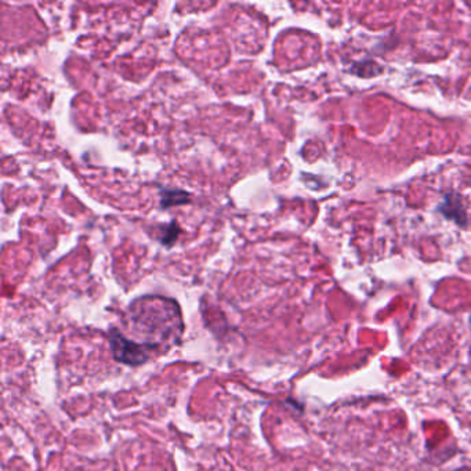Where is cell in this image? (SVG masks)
Returning a JSON list of instances; mask_svg holds the SVG:
<instances>
[{
  "label": "cell",
  "mask_w": 471,
  "mask_h": 471,
  "mask_svg": "<svg viewBox=\"0 0 471 471\" xmlns=\"http://www.w3.org/2000/svg\"><path fill=\"white\" fill-rule=\"evenodd\" d=\"M162 228H163V233H162V235L159 236V240L162 242V245H165V246L166 245L168 246L173 245V242L176 240V238L179 235V227H177V224L172 223L169 226H163Z\"/></svg>",
  "instance_id": "5"
},
{
  "label": "cell",
  "mask_w": 471,
  "mask_h": 471,
  "mask_svg": "<svg viewBox=\"0 0 471 471\" xmlns=\"http://www.w3.org/2000/svg\"><path fill=\"white\" fill-rule=\"evenodd\" d=\"M189 193L182 189H162L161 206L163 209H169L176 205H184L189 203Z\"/></svg>",
  "instance_id": "4"
},
{
  "label": "cell",
  "mask_w": 471,
  "mask_h": 471,
  "mask_svg": "<svg viewBox=\"0 0 471 471\" xmlns=\"http://www.w3.org/2000/svg\"><path fill=\"white\" fill-rule=\"evenodd\" d=\"M438 212L462 227L467 224V214L463 206V200L460 195L455 192H449L444 196V202L438 206Z\"/></svg>",
  "instance_id": "3"
},
{
  "label": "cell",
  "mask_w": 471,
  "mask_h": 471,
  "mask_svg": "<svg viewBox=\"0 0 471 471\" xmlns=\"http://www.w3.org/2000/svg\"><path fill=\"white\" fill-rule=\"evenodd\" d=\"M109 343L112 347L114 357L126 365L137 367L148 361L151 351L142 344L125 337L121 332L111 329L109 332Z\"/></svg>",
  "instance_id": "2"
},
{
  "label": "cell",
  "mask_w": 471,
  "mask_h": 471,
  "mask_svg": "<svg viewBox=\"0 0 471 471\" xmlns=\"http://www.w3.org/2000/svg\"><path fill=\"white\" fill-rule=\"evenodd\" d=\"M129 318L133 330L144 336V346L152 353L165 343L166 346L176 343L183 332L177 303L159 296H146L135 301Z\"/></svg>",
  "instance_id": "1"
}]
</instances>
